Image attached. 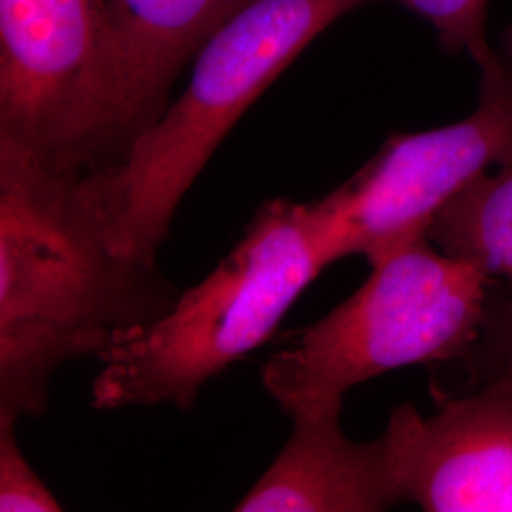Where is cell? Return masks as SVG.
<instances>
[{"mask_svg":"<svg viewBox=\"0 0 512 512\" xmlns=\"http://www.w3.org/2000/svg\"><path fill=\"white\" fill-rule=\"evenodd\" d=\"M179 294L112 243L86 171L0 139V420L42 416L59 366L99 359Z\"/></svg>","mask_w":512,"mask_h":512,"instance_id":"1","label":"cell"},{"mask_svg":"<svg viewBox=\"0 0 512 512\" xmlns=\"http://www.w3.org/2000/svg\"><path fill=\"white\" fill-rule=\"evenodd\" d=\"M107 0H0V139L101 167Z\"/></svg>","mask_w":512,"mask_h":512,"instance_id":"6","label":"cell"},{"mask_svg":"<svg viewBox=\"0 0 512 512\" xmlns=\"http://www.w3.org/2000/svg\"><path fill=\"white\" fill-rule=\"evenodd\" d=\"M471 372V387L512 385V294L492 298L484 330L463 357Z\"/></svg>","mask_w":512,"mask_h":512,"instance_id":"13","label":"cell"},{"mask_svg":"<svg viewBox=\"0 0 512 512\" xmlns=\"http://www.w3.org/2000/svg\"><path fill=\"white\" fill-rule=\"evenodd\" d=\"M334 264L319 202L262 203L238 245L173 308L99 357L97 410L192 408L211 378L266 344L296 300Z\"/></svg>","mask_w":512,"mask_h":512,"instance_id":"2","label":"cell"},{"mask_svg":"<svg viewBox=\"0 0 512 512\" xmlns=\"http://www.w3.org/2000/svg\"><path fill=\"white\" fill-rule=\"evenodd\" d=\"M427 238L444 255L512 287V156L459 190L435 215Z\"/></svg>","mask_w":512,"mask_h":512,"instance_id":"10","label":"cell"},{"mask_svg":"<svg viewBox=\"0 0 512 512\" xmlns=\"http://www.w3.org/2000/svg\"><path fill=\"white\" fill-rule=\"evenodd\" d=\"M251 0H107L101 160L120 164L169 107L175 80L205 38Z\"/></svg>","mask_w":512,"mask_h":512,"instance_id":"8","label":"cell"},{"mask_svg":"<svg viewBox=\"0 0 512 512\" xmlns=\"http://www.w3.org/2000/svg\"><path fill=\"white\" fill-rule=\"evenodd\" d=\"M401 503L380 437L349 440L340 416L298 418L239 512H378Z\"/></svg>","mask_w":512,"mask_h":512,"instance_id":"9","label":"cell"},{"mask_svg":"<svg viewBox=\"0 0 512 512\" xmlns=\"http://www.w3.org/2000/svg\"><path fill=\"white\" fill-rule=\"evenodd\" d=\"M512 156V27L480 67L476 109L442 128L399 133L349 181L319 200L334 262L370 266L427 238L440 209L478 175Z\"/></svg>","mask_w":512,"mask_h":512,"instance_id":"5","label":"cell"},{"mask_svg":"<svg viewBox=\"0 0 512 512\" xmlns=\"http://www.w3.org/2000/svg\"><path fill=\"white\" fill-rule=\"evenodd\" d=\"M14 420H0V511L57 512L59 501L23 456Z\"/></svg>","mask_w":512,"mask_h":512,"instance_id":"12","label":"cell"},{"mask_svg":"<svg viewBox=\"0 0 512 512\" xmlns=\"http://www.w3.org/2000/svg\"><path fill=\"white\" fill-rule=\"evenodd\" d=\"M425 19L450 54H467L478 69L495 54L488 38L490 0H393Z\"/></svg>","mask_w":512,"mask_h":512,"instance_id":"11","label":"cell"},{"mask_svg":"<svg viewBox=\"0 0 512 512\" xmlns=\"http://www.w3.org/2000/svg\"><path fill=\"white\" fill-rule=\"evenodd\" d=\"M370 0H251L205 38L184 92L120 164L88 171L112 243L156 262L186 192L239 118L336 19Z\"/></svg>","mask_w":512,"mask_h":512,"instance_id":"3","label":"cell"},{"mask_svg":"<svg viewBox=\"0 0 512 512\" xmlns=\"http://www.w3.org/2000/svg\"><path fill=\"white\" fill-rule=\"evenodd\" d=\"M401 501L427 512H512V385L446 397L433 416L397 406L380 437Z\"/></svg>","mask_w":512,"mask_h":512,"instance_id":"7","label":"cell"},{"mask_svg":"<svg viewBox=\"0 0 512 512\" xmlns=\"http://www.w3.org/2000/svg\"><path fill=\"white\" fill-rule=\"evenodd\" d=\"M365 285L262 366V384L291 418L340 416L351 387L385 372L463 359L490 313L492 277L429 238L370 266Z\"/></svg>","mask_w":512,"mask_h":512,"instance_id":"4","label":"cell"}]
</instances>
